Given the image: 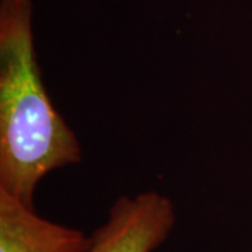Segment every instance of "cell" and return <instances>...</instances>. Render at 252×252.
<instances>
[{"mask_svg": "<svg viewBox=\"0 0 252 252\" xmlns=\"http://www.w3.org/2000/svg\"><path fill=\"white\" fill-rule=\"evenodd\" d=\"M81 161L36 62L31 0H0V188L34 206L51 171Z\"/></svg>", "mask_w": 252, "mask_h": 252, "instance_id": "cell-1", "label": "cell"}, {"mask_svg": "<svg viewBox=\"0 0 252 252\" xmlns=\"http://www.w3.org/2000/svg\"><path fill=\"white\" fill-rule=\"evenodd\" d=\"M175 223L174 203L160 192L121 196L105 223L93 231L84 252H154L167 241Z\"/></svg>", "mask_w": 252, "mask_h": 252, "instance_id": "cell-2", "label": "cell"}, {"mask_svg": "<svg viewBox=\"0 0 252 252\" xmlns=\"http://www.w3.org/2000/svg\"><path fill=\"white\" fill-rule=\"evenodd\" d=\"M89 245L83 231L46 220L0 188V252H84Z\"/></svg>", "mask_w": 252, "mask_h": 252, "instance_id": "cell-3", "label": "cell"}]
</instances>
